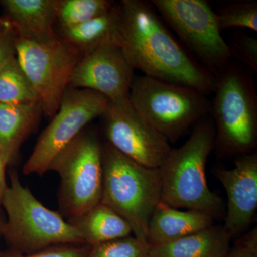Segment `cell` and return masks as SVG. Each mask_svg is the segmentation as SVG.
I'll list each match as a JSON object with an SVG mask.
<instances>
[{"mask_svg":"<svg viewBox=\"0 0 257 257\" xmlns=\"http://www.w3.org/2000/svg\"><path fill=\"white\" fill-rule=\"evenodd\" d=\"M118 7V42L135 70L205 95L214 93L215 76L176 40L151 2L122 0Z\"/></svg>","mask_w":257,"mask_h":257,"instance_id":"1","label":"cell"},{"mask_svg":"<svg viewBox=\"0 0 257 257\" xmlns=\"http://www.w3.org/2000/svg\"><path fill=\"white\" fill-rule=\"evenodd\" d=\"M215 135L212 120L206 116L197 122L182 147L172 148L159 168L162 202L176 209L202 211L214 219L224 215V203L209 189L206 179V165Z\"/></svg>","mask_w":257,"mask_h":257,"instance_id":"2","label":"cell"},{"mask_svg":"<svg viewBox=\"0 0 257 257\" xmlns=\"http://www.w3.org/2000/svg\"><path fill=\"white\" fill-rule=\"evenodd\" d=\"M1 207L6 213L2 237L13 252L29 254L59 245L84 244L77 228L43 205L13 171Z\"/></svg>","mask_w":257,"mask_h":257,"instance_id":"3","label":"cell"},{"mask_svg":"<svg viewBox=\"0 0 257 257\" xmlns=\"http://www.w3.org/2000/svg\"><path fill=\"white\" fill-rule=\"evenodd\" d=\"M103 172L101 202L127 221L134 236L147 242L149 222L162 197L160 169L140 165L106 143Z\"/></svg>","mask_w":257,"mask_h":257,"instance_id":"4","label":"cell"},{"mask_svg":"<svg viewBox=\"0 0 257 257\" xmlns=\"http://www.w3.org/2000/svg\"><path fill=\"white\" fill-rule=\"evenodd\" d=\"M216 78L211 112L215 120L219 154L240 157L254 152L257 94L252 76L231 62Z\"/></svg>","mask_w":257,"mask_h":257,"instance_id":"5","label":"cell"},{"mask_svg":"<svg viewBox=\"0 0 257 257\" xmlns=\"http://www.w3.org/2000/svg\"><path fill=\"white\" fill-rule=\"evenodd\" d=\"M130 100L169 143L211 112V102L197 89L146 75L135 76Z\"/></svg>","mask_w":257,"mask_h":257,"instance_id":"6","label":"cell"},{"mask_svg":"<svg viewBox=\"0 0 257 257\" xmlns=\"http://www.w3.org/2000/svg\"><path fill=\"white\" fill-rule=\"evenodd\" d=\"M50 170L60 175L59 212L67 221L101 202L103 145L95 133L82 131L52 160Z\"/></svg>","mask_w":257,"mask_h":257,"instance_id":"7","label":"cell"},{"mask_svg":"<svg viewBox=\"0 0 257 257\" xmlns=\"http://www.w3.org/2000/svg\"><path fill=\"white\" fill-rule=\"evenodd\" d=\"M167 26L215 77L231 62L229 44L221 35L216 14L204 0H152Z\"/></svg>","mask_w":257,"mask_h":257,"instance_id":"8","label":"cell"},{"mask_svg":"<svg viewBox=\"0 0 257 257\" xmlns=\"http://www.w3.org/2000/svg\"><path fill=\"white\" fill-rule=\"evenodd\" d=\"M17 60L31 82L42 114L55 116L82 56L58 39L40 42L15 35Z\"/></svg>","mask_w":257,"mask_h":257,"instance_id":"9","label":"cell"},{"mask_svg":"<svg viewBox=\"0 0 257 257\" xmlns=\"http://www.w3.org/2000/svg\"><path fill=\"white\" fill-rule=\"evenodd\" d=\"M109 99L89 89L68 87L50 124L44 130L23 166L26 175L42 176L62 150L96 118L101 117Z\"/></svg>","mask_w":257,"mask_h":257,"instance_id":"10","label":"cell"},{"mask_svg":"<svg viewBox=\"0 0 257 257\" xmlns=\"http://www.w3.org/2000/svg\"><path fill=\"white\" fill-rule=\"evenodd\" d=\"M101 117L106 143L140 165L160 168L172 150L168 140L135 109L130 97L109 101Z\"/></svg>","mask_w":257,"mask_h":257,"instance_id":"11","label":"cell"},{"mask_svg":"<svg viewBox=\"0 0 257 257\" xmlns=\"http://www.w3.org/2000/svg\"><path fill=\"white\" fill-rule=\"evenodd\" d=\"M135 69L121 47L111 42L82 57L74 69L69 87L99 93L109 101L130 97Z\"/></svg>","mask_w":257,"mask_h":257,"instance_id":"12","label":"cell"},{"mask_svg":"<svg viewBox=\"0 0 257 257\" xmlns=\"http://www.w3.org/2000/svg\"><path fill=\"white\" fill-rule=\"evenodd\" d=\"M214 175L227 195L223 226L231 237L241 236L251 224L257 209V154L240 156L232 169L216 170Z\"/></svg>","mask_w":257,"mask_h":257,"instance_id":"13","label":"cell"},{"mask_svg":"<svg viewBox=\"0 0 257 257\" xmlns=\"http://www.w3.org/2000/svg\"><path fill=\"white\" fill-rule=\"evenodd\" d=\"M59 0H4L1 1L17 36L40 42L60 39L57 30Z\"/></svg>","mask_w":257,"mask_h":257,"instance_id":"14","label":"cell"},{"mask_svg":"<svg viewBox=\"0 0 257 257\" xmlns=\"http://www.w3.org/2000/svg\"><path fill=\"white\" fill-rule=\"evenodd\" d=\"M214 224V219L209 214L189 209L180 210L161 201L149 222L147 242L150 246L170 242Z\"/></svg>","mask_w":257,"mask_h":257,"instance_id":"15","label":"cell"},{"mask_svg":"<svg viewBox=\"0 0 257 257\" xmlns=\"http://www.w3.org/2000/svg\"><path fill=\"white\" fill-rule=\"evenodd\" d=\"M231 239L223 225L214 224L170 242L152 245L149 257H226Z\"/></svg>","mask_w":257,"mask_h":257,"instance_id":"16","label":"cell"},{"mask_svg":"<svg viewBox=\"0 0 257 257\" xmlns=\"http://www.w3.org/2000/svg\"><path fill=\"white\" fill-rule=\"evenodd\" d=\"M42 114L40 101L15 105L0 104V154L7 166L16 159Z\"/></svg>","mask_w":257,"mask_h":257,"instance_id":"17","label":"cell"},{"mask_svg":"<svg viewBox=\"0 0 257 257\" xmlns=\"http://www.w3.org/2000/svg\"><path fill=\"white\" fill-rule=\"evenodd\" d=\"M69 221L78 230L84 244L89 246L121 239L133 234L127 221L101 202L79 217Z\"/></svg>","mask_w":257,"mask_h":257,"instance_id":"18","label":"cell"},{"mask_svg":"<svg viewBox=\"0 0 257 257\" xmlns=\"http://www.w3.org/2000/svg\"><path fill=\"white\" fill-rule=\"evenodd\" d=\"M118 20L119 7L116 3L106 14L71 28H59L57 34L83 57L108 42L119 44Z\"/></svg>","mask_w":257,"mask_h":257,"instance_id":"19","label":"cell"},{"mask_svg":"<svg viewBox=\"0 0 257 257\" xmlns=\"http://www.w3.org/2000/svg\"><path fill=\"white\" fill-rule=\"evenodd\" d=\"M40 101L16 56L0 69V104H23Z\"/></svg>","mask_w":257,"mask_h":257,"instance_id":"20","label":"cell"},{"mask_svg":"<svg viewBox=\"0 0 257 257\" xmlns=\"http://www.w3.org/2000/svg\"><path fill=\"white\" fill-rule=\"evenodd\" d=\"M116 3L109 0H59L57 26L71 28L106 14Z\"/></svg>","mask_w":257,"mask_h":257,"instance_id":"21","label":"cell"},{"mask_svg":"<svg viewBox=\"0 0 257 257\" xmlns=\"http://www.w3.org/2000/svg\"><path fill=\"white\" fill-rule=\"evenodd\" d=\"M221 32L226 29L242 28L257 32V2L230 3L216 13Z\"/></svg>","mask_w":257,"mask_h":257,"instance_id":"22","label":"cell"},{"mask_svg":"<svg viewBox=\"0 0 257 257\" xmlns=\"http://www.w3.org/2000/svg\"><path fill=\"white\" fill-rule=\"evenodd\" d=\"M150 250L146 241L128 236L90 246L86 257H149Z\"/></svg>","mask_w":257,"mask_h":257,"instance_id":"23","label":"cell"},{"mask_svg":"<svg viewBox=\"0 0 257 257\" xmlns=\"http://www.w3.org/2000/svg\"><path fill=\"white\" fill-rule=\"evenodd\" d=\"M231 56L236 57L251 70L257 72V40L246 34H239L229 44Z\"/></svg>","mask_w":257,"mask_h":257,"instance_id":"24","label":"cell"},{"mask_svg":"<svg viewBox=\"0 0 257 257\" xmlns=\"http://www.w3.org/2000/svg\"><path fill=\"white\" fill-rule=\"evenodd\" d=\"M89 249L90 246L86 244L59 245L29 254H20L9 250L6 257H86Z\"/></svg>","mask_w":257,"mask_h":257,"instance_id":"25","label":"cell"},{"mask_svg":"<svg viewBox=\"0 0 257 257\" xmlns=\"http://www.w3.org/2000/svg\"><path fill=\"white\" fill-rule=\"evenodd\" d=\"M226 257H257V228L243 234Z\"/></svg>","mask_w":257,"mask_h":257,"instance_id":"26","label":"cell"},{"mask_svg":"<svg viewBox=\"0 0 257 257\" xmlns=\"http://www.w3.org/2000/svg\"><path fill=\"white\" fill-rule=\"evenodd\" d=\"M13 29L5 35H0V69L12 57L16 56Z\"/></svg>","mask_w":257,"mask_h":257,"instance_id":"27","label":"cell"},{"mask_svg":"<svg viewBox=\"0 0 257 257\" xmlns=\"http://www.w3.org/2000/svg\"><path fill=\"white\" fill-rule=\"evenodd\" d=\"M6 167L7 165L3 160L1 154H0V209H1L2 201H3L5 193L8 187V184H7L6 175H5Z\"/></svg>","mask_w":257,"mask_h":257,"instance_id":"28","label":"cell"},{"mask_svg":"<svg viewBox=\"0 0 257 257\" xmlns=\"http://www.w3.org/2000/svg\"><path fill=\"white\" fill-rule=\"evenodd\" d=\"M5 221V217L3 215L1 212V209H0V237H2L3 235V228H4Z\"/></svg>","mask_w":257,"mask_h":257,"instance_id":"29","label":"cell"},{"mask_svg":"<svg viewBox=\"0 0 257 257\" xmlns=\"http://www.w3.org/2000/svg\"><path fill=\"white\" fill-rule=\"evenodd\" d=\"M8 255V251H0V257H6Z\"/></svg>","mask_w":257,"mask_h":257,"instance_id":"30","label":"cell"}]
</instances>
